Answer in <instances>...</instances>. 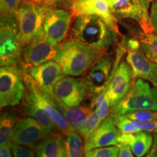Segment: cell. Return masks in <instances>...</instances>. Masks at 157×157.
<instances>
[{"label": "cell", "mask_w": 157, "mask_h": 157, "mask_svg": "<svg viewBox=\"0 0 157 157\" xmlns=\"http://www.w3.org/2000/svg\"><path fill=\"white\" fill-rule=\"evenodd\" d=\"M65 0H43V5L47 7L57 8L64 2Z\"/></svg>", "instance_id": "obj_37"}, {"label": "cell", "mask_w": 157, "mask_h": 157, "mask_svg": "<svg viewBox=\"0 0 157 157\" xmlns=\"http://www.w3.org/2000/svg\"><path fill=\"white\" fill-rule=\"evenodd\" d=\"M103 120L98 117L95 110L92 111L89 117H88L87 122L84 125V129L82 131L81 135L84 137V140L89 137L90 135L93 134V132L100 126Z\"/></svg>", "instance_id": "obj_30"}, {"label": "cell", "mask_w": 157, "mask_h": 157, "mask_svg": "<svg viewBox=\"0 0 157 157\" xmlns=\"http://www.w3.org/2000/svg\"><path fill=\"white\" fill-rule=\"evenodd\" d=\"M138 111H157V87L152 88L142 78H137L124 98L110 109L111 114L118 115Z\"/></svg>", "instance_id": "obj_3"}, {"label": "cell", "mask_w": 157, "mask_h": 157, "mask_svg": "<svg viewBox=\"0 0 157 157\" xmlns=\"http://www.w3.org/2000/svg\"><path fill=\"white\" fill-rule=\"evenodd\" d=\"M21 111L24 115L34 118L42 125L44 132L47 135L52 134L55 132L56 127L53 121L48 117L42 109L34 103L31 102L26 98H23V103L21 107Z\"/></svg>", "instance_id": "obj_22"}, {"label": "cell", "mask_w": 157, "mask_h": 157, "mask_svg": "<svg viewBox=\"0 0 157 157\" xmlns=\"http://www.w3.org/2000/svg\"><path fill=\"white\" fill-rule=\"evenodd\" d=\"M116 126L120 130L121 134H130L140 132V129L137 127L134 120H131L123 115L111 114Z\"/></svg>", "instance_id": "obj_26"}, {"label": "cell", "mask_w": 157, "mask_h": 157, "mask_svg": "<svg viewBox=\"0 0 157 157\" xmlns=\"http://www.w3.org/2000/svg\"><path fill=\"white\" fill-rule=\"evenodd\" d=\"M103 54L70 38L57 46L54 60L60 64L65 75L78 76L87 72Z\"/></svg>", "instance_id": "obj_2"}, {"label": "cell", "mask_w": 157, "mask_h": 157, "mask_svg": "<svg viewBox=\"0 0 157 157\" xmlns=\"http://www.w3.org/2000/svg\"><path fill=\"white\" fill-rule=\"evenodd\" d=\"M150 23L153 32L157 35V0L152 2L150 10Z\"/></svg>", "instance_id": "obj_33"}, {"label": "cell", "mask_w": 157, "mask_h": 157, "mask_svg": "<svg viewBox=\"0 0 157 157\" xmlns=\"http://www.w3.org/2000/svg\"><path fill=\"white\" fill-rule=\"evenodd\" d=\"M154 143V135L148 131H140L130 134H121L119 144H128L136 157H143L150 151Z\"/></svg>", "instance_id": "obj_20"}, {"label": "cell", "mask_w": 157, "mask_h": 157, "mask_svg": "<svg viewBox=\"0 0 157 157\" xmlns=\"http://www.w3.org/2000/svg\"><path fill=\"white\" fill-rule=\"evenodd\" d=\"M119 147L112 146L92 149L84 152L85 157H118Z\"/></svg>", "instance_id": "obj_29"}, {"label": "cell", "mask_w": 157, "mask_h": 157, "mask_svg": "<svg viewBox=\"0 0 157 157\" xmlns=\"http://www.w3.org/2000/svg\"><path fill=\"white\" fill-rule=\"evenodd\" d=\"M25 71L35 80L45 93L55 98L54 87L65 76L61 66L56 60H50L39 66H25Z\"/></svg>", "instance_id": "obj_14"}, {"label": "cell", "mask_w": 157, "mask_h": 157, "mask_svg": "<svg viewBox=\"0 0 157 157\" xmlns=\"http://www.w3.org/2000/svg\"><path fill=\"white\" fill-rule=\"evenodd\" d=\"M154 135V143L150 151L143 157H157V133Z\"/></svg>", "instance_id": "obj_36"}, {"label": "cell", "mask_w": 157, "mask_h": 157, "mask_svg": "<svg viewBox=\"0 0 157 157\" xmlns=\"http://www.w3.org/2000/svg\"><path fill=\"white\" fill-rule=\"evenodd\" d=\"M121 133L116 126L111 115L105 118L84 143V152L92 149L118 146Z\"/></svg>", "instance_id": "obj_17"}, {"label": "cell", "mask_w": 157, "mask_h": 157, "mask_svg": "<svg viewBox=\"0 0 157 157\" xmlns=\"http://www.w3.org/2000/svg\"><path fill=\"white\" fill-rule=\"evenodd\" d=\"M25 66L18 64L2 66L0 69V106H15L24 98L26 87L23 80Z\"/></svg>", "instance_id": "obj_5"}, {"label": "cell", "mask_w": 157, "mask_h": 157, "mask_svg": "<svg viewBox=\"0 0 157 157\" xmlns=\"http://www.w3.org/2000/svg\"><path fill=\"white\" fill-rule=\"evenodd\" d=\"M17 119L15 110H7L1 114L0 119V145L10 144L13 129Z\"/></svg>", "instance_id": "obj_23"}, {"label": "cell", "mask_w": 157, "mask_h": 157, "mask_svg": "<svg viewBox=\"0 0 157 157\" xmlns=\"http://www.w3.org/2000/svg\"><path fill=\"white\" fill-rule=\"evenodd\" d=\"M126 60L132 70L133 78H142L157 87V62L150 60L142 50H127Z\"/></svg>", "instance_id": "obj_18"}, {"label": "cell", "mask_w": 157, "mask_h": 157, "mask_svg": "<svg viewBox=\"0 0 157 157\" xmlns=\"http://www.w3.org/2000/svg\"><path fill=\"white\" fill-rule=\"evenodd\" d=\"M54 100L59 112L61 113L64 119L73 127L74 130L81 135L93 109L91 108L82 106L68 107L56 97Z\"/></svg>", "instance_id": "obj_19"}, {"label": "cell", "mask_w": 157, "mask_h": 157, "mask_svg": "<svg viewBox=\"0 0 157 157\" xmlns=\"http://www.w3.org/2000/svg\"><path fill=\"white\" fill-rule=\"evenodd\" d=\"M68 1H71H71H72V0H68Z\"/></svg>", "instance_id": "obj_40"}, {"label": "cell", "mask_w": 157, "mask_h": 157, "mask_svg": "<svg viewBox=\"0 0 157 157\" xmlns=\"http://www.w3.org/2000/svg\"><path fill=\"white\" fill-rule=\"evenodd\" d=\"M154 132H155V133H157V129H156V130L154 131Z\"/></svg>", "instance_id": "obj_39"}, {"label": "cell", "mask_w": 157, "mask_h": 157, "mask_svg": "<svg viewBox=\"0 0 157 157\" xmlns=\"http://www.w3.org/2000/svg\"><path fill=\"white\" fill-rule=\"evenodd\" d=\"M71 7L73 17L79 15L101 17L119 32L117 16L111 11L107 0H72Z\"/></svg>", "instance_id": "obj_15"}, {"label": "cell", "mask_w": 157, "mask_h": 157, "mask_svg": "<svg viewBox=\"0 0 157 157\" xmlns=\"http://www.w3.org/2000/svg\"><path fill=\"white\" fill-rule=\"evenodd\" d=\"M47 135L42 125L34 118L24 117L15 124L10 143L35 148Z\"/></svg>", "instance_id": "obj_12"}, {"label": "cell", "mask_w": 157, "mask_h": 157, "mask_svg": "<svg viewBox=\"0 0 157 157\" xmlns=\"http://www.w3.org/2000/svg\"><path fill=\"white\" fill-rule=\"evenodd\" d=\"M48 7L23 0L17 13V23L23 45L44 36V23Z\"/></svg>", "instance_id": "obj_4"}, {"label": "cell", "mask_w": 157, "mask_h": 157, "mask_svg": "<svg viewBox=\"0 0 157 157\" xmlns=\"http://www.w3.org/2000/svg\"><path fill=\"white\" fill-rule=\"evenodd\" d=\"M54 95L68 107H77L81 105L89 91L84 78L65 75L55 86Z\"/></svg>", "instance_id": "obj_10"}, {"label": "cell", "mask_w": 157, "mask_h": 157, "mask_svg": "<svg viewBox=\"0 0 157 157\" xmlns=\"http://www.w3.org/2000/svg\"><path fill=\"white\" fill-rule=\"evenodd\" d=\"M140 44L145 55L150 60L157 62V35L144 34L140 38Z\"/></svg>", "instance_id": "obj_25"}, {"label": "cell", "mask_w": 157, "mask_h": 157, "mask_svg": "<svg viewBox=\"0 0 157 157\" xmlns=\"http://www.w3.org/2000/svg\"><path fill=\"white\" fill-rule=\"evenodd\" d=\"M131 120L148 122V121H157V111H138L130 112L123 115Z\"/></svg>", "instance_id": "obj_31"}, {"label": "cell", "mask_w": 157, "mask_h": 157, "mask_svg": "<svg viewBox=\"0 0 157 157\" xmlns=\"http://www.w3.org/2000/svg\"><path fill=\"white\" fill-rule=\"evenodd\" d=\"M29 1L34 2L38 3L39 5H43V0H29Z\"/></svg>", "instance_id": "obj_38"}, {"label": "cell", "mask_w": 157, "mask_h": 157, "mask_svg": "<svg viewBox=\"0 0 157 157\" xmlns=\"http://www.w3.org/2000/svg\"><path fill=\"white\" fill-rule=\"evenodd\" d=\"M10 144H5L0 148V157H13Z\"/></svg>", "instance_id": "obj_35"}, {"label": "cell", "mask_w": 157, "mask_h": 157, "mask_svg": "<svg viewBox=\"0 0 157 157\" xmlns=\"http://www.w3.org/2000/svg\"><path fill=\"white\" fill-rule=\"evenodd\" d=\"M23 80L26 87L25 98L34 103L42 109L53 121L56 128L63 135H66L71 131L74 130L61 113L59 112L56 108L54 98L45 93L26 71L23 74Z\"/></svg>", "instance_id": "obj_7"}, {"label": "cell", "mask_w": 157, "mask_h": 157, "mask_svg": "<svg viewBox=\"0 0 157 157\" xmlns=\"http://www.w3.org/2000/svg\"><path fill=\"white\" fill-rule=\"evenodd\" d=\"M22 1L23 0H0L1 18H17L20 5Z\"/></svg>", "instance_id": "obj_27"}, {"label": "cell", "mask_w": 157, "mask_h": 157, "mask_svg": "<svg viewBox=\"0 0 157 157\" xmlns=\"http://www.w3.org/2000/svg\"><path fill=\"white\" fill-rule=\"evenodd\" d=\"M107 1H108V0H107Z\"/></svg>", "instance_id": "obj_41"}, {"label": "cell", "mask_w": 157, "mask_h": 157, "mask_svg": "<svg viewBox=\"0 0 157 157\" xmlns=\"http://www.w3.org/2000/svg\"><path fill=\"white\" fill-rule=\"evenodd\" d=\"M118 34L105 20L96 15L74 17L70 29L71 38L103 53L117 42Z\"/></svg>", "instance_id": "obj_1"}, {"label": "cell", "mask_w": 157, "mask_h": 157, "mask_svg": "<svg viewBox=\"0 0 157 157\" xmlns=\"http://www.w3.org/2000/svg\"><path fill=\"white\" fill-rule=\"evenodd\" d=\"M119 147V151L118 157H134L132 149L128 144H120L118 146Z\"/></svg>", "instance_id": "obj_34"}, {"label": "cell", "mask_w": 157, "mask_h": 157, "mask_svg": "<svg viewBox=\"0 0 157 157\" xmlns=\"http://www.w3.org/2000/svg\"><path fill=\"white\" fill-rule=\"evenodd\" d=\"M113 56L103 54L93 64L84 77L89 95L95 98L104 95L110 84V77L113 67Z\"/></svg>", "instance_id": "obj_9"}, {"label": "cell", "mask_w": 157, "mask_h": 157, "mask_svg": "<svg viewBox=\"0 0 157 157\" xmlns=\"http://www.w3.org/2000/svg\"><path fill=\"white\" fill-rule=\"evenodd\" d=\"M62 133L48 135L35 148L36 157H65Z\"/></svg>", "instance_id": "obj_21"}, {"label": "cell", "mask_w": 157, "mask_h": 157, "mask_svg": "<svg viewBox=\"0 0 157 157\" xmlns=\"http://www.w3.org/2000/svg\"><path fill=\"white\" fill-rule=\"evenodd\" d=\"M24 45L21 40L16 17L1 18L0 64L11 66L21 63Z\"/></svg>", "instance_id": "obj_6"}, {"label": "cell", "mask_w": 157, "mask_h": 157, "mask_svg": "<svg viewBox=\"0 0 157 157\" xmlns=\"http://www.w3.org/2000/svg\"><path fill=\"white\" fill-rule=\"evenodd\" d=\"M90 108L92 109L95 108V111L97 113L98 117L101 118L103 121L105 118L109 117V110L111 109V107H110L104 95H101L93 98Z\"/></svg>", "instance_id": "obj_28"}, {"label": "cell", "mask_w": 157, "mask_h": 157, "mask_svg": "<svg viewBox=\"0 0 157 157\" xmlns=\"http://www.w3.org/2000/svg\"><path fill=\"white\" fill-rule=\"evenodd\" d=\"M56 52L57 46L51 44L43 36L25 45L21 60L26 67L39 66L54 60Z\"/></svg>", "instance_id": "obj_16"}, {"label": "cell", "mask_w": 157, "mask_h": 157, "mask_svg": "<svg viewBox=\"0 0 157 157\" xmlns=\"http://www.w3.org/2000/svg\"><path fill=\"white\" fill-rule=\"evenodd\" d=\"M63 145L65 157H84V145L78 132L72 130L65 135Z\"/></svg>", "instance_id": "obj_24"}, {"label": "cell", "mask_w": 157, "mask_h": 157, "mask_svg": "<svg viewBox=\"0 0 157 157\" xmlns=\"http://www.w3.org/2000/svg\"><path fill=\"white\" fill-rule=\"evenodd\" d=\"M72 17L71 13L64 9L48 7L44 23L47 40L56 46L63 42L70 31Z\"/></svg>", "instance_id": "obj_11"}, {"label": "cell", "mask_w": 157, "mask_h": 157, "mask_svg": "<svg viewBox=\"0 0 157 157\" xmlns=\"http://www.w3.org/2000/svg\"><path fill=\"white\" fill-rule=\"evenodd\" d=\"M107 2L116 16L135 21L140 25L144 34L153 33L150 23L152 0H108Z\"/></svg>", "instance_id": "obj_8"}, {"label": "cell", "mask_w": 157, "mask_h": 157, "mask_svg": "<svg viewBox=\"0 0 157 157\" xmlns=\"http://www.w3.org/2000/svg\"><path fill=\"white\" fill-rule=\"evenodd\" d=\"M132 70L127 60H121L104 96L110 107L115 106L124 98L132 86Z\"/></svg>", "instance_id": "obj_13"}, {"label": "cell", "mask_w": 157, "mask_h": 157, "mask_svg": "<svg viewBox=\"0 0 157 157\" xmlns=\"http://www.w3.org/2000/svg\"><path fill=\"white\" fill-rule=\"evenodd\" d=\"M12 152L14 157H36L34 151L32 148L22 145L10 143Z\"/></svg>", "instance_id": "obj_32"}]
</instances>
